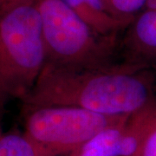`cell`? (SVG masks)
Listing matches in <instances>:
<instances>
[{"label": "cell", "mask_w": 156, "mask_h": 156, "mask_svg": "<svg viewBox=\"0 0 156 156\" xmlns=\"http://www.w3.org/2000/svg\"><path fill=\"white\" fill-rule=\"evenodd\" d=\"M0 156H44L25 134L10 133L0 136Z\"/></svg>", "instance_id": "obj_8"}, {"label": "cell", "mask_w": 156, "mask_h": 156, "mask_svg": "<svg viewBox=\"0 0 156 156\" xmlns=\"http://www.w3.org/2000/svg\"><path fill=\"white\" fill-rule=\"evenodd\" d=\"M129 115H107L73 106L30 108L24 134L44 156H59L76 153L101 131Z\"/></svg>", "instance_id": "obj_4"}, {"label": "cell", "mask_w": 156, "mask_h": 156, "mask_svg": "<svg viewBox=\"0 0 156 156\" xmlns=\"http://www.w3.org/2000/svg\"><path fill=\"white\" fill-rule=\"evenodd\" d=\"M128 117L101 131L76 151V156H120L123 128Z\"/></svg>", "instance_id": "obj_6"}, {"label": "cell", "mask_w": 156, "mask_h": 156, "mask_svg": "<svg viewBox=\"0 0 156 156\" xmlns=\"http://www.w3.org/2000/svg\"><path fill=\"white\" fill-rule=\"evenodd\" d=\"M46 63L40 14L33 3L0 11V100L24 99Z\"/></svg>", "instance_id": "obj_2"}, {"label": "cell", "mask_w": 156, "mask_h": 156, "mask_svg": "<svg viewBox=\"0 0 156 156\" xmlns=\"http://www.w3.org/2000/svg\"><path fill=\"white\" fill-rule=\"evenodd\" d=\"M37 0H0V11L8 7L24 3H33Z\"/></svg>", "instance_id": "obj_11"}, {"label": "cell", "mask_w": 156, "mask_h": 156, "mask_svg": "<svg viewBox=\"0 0 156 156\" xmlns=\"http://www.w3.org/2000/svg\"><path fill=\"white\" fill-rule=\"evenodd\" d=\"M46 63L69 69L106 67L108 45L62 0H37Z\"/></svg>", "instance_id": "obj_3"}, {"label": "cell", "mask_w": 156, "mask_h": 156, "mask_svg": "<svg viewBox=\"0 0 156 156\" xmlns=\"http://www.w3.org/2000/svg\"><path fill=\"white\" fill-rule=\"evenodd\" d=\"M137 68L69 69L45 63L23 100L26 108L73 106L107 115H132L152 102L150 82Z\"/></svg>", "instance_id": "obj_1"}, {"label": "cell", "mask_w": 156, "mask_h": 156, "mask_svg": "<svg viewBox=\"0 0 156 156\" xmlns=\"http://www.w3.org/2000/svg\"><path fill=\"white\" fill-rule=\"evenodd\" d=\"M132 39L139 50L156 51V9L140 14L132 28Z\"/></svg>", "instance_id": "obj_7"}, {"label": "cell", "mask_w": 156, "mask_h": 156, "mask_svg": "<svg viewBox=\"0 0 156 156\" xmlns=\"http://www.w3.org/2000/svg\"><path fill=\"white\" fill-rule=\"evenodd\" d=\"M100 36L113 34L127 23L119 21L105 10L102 0H62Z\"/></svg>", "instance_id": "obj_5"}, {"label": "cell", "mask_w": 156, "mask_h": 156, "mask_svg": "<svg viewBox=\"0 0 156 156\" xmlns=\"http://www.w3.org/2000/svg\"><path fill=\"white\" fill-rule=\"evenodd\" d=\"M147 0H102L107 12L128 24L134 14L146 6Z\"/></svg>", "instance_id": "obj_9"}, {"label": "cell", "mask_w": 156, "mask_h": 156, "mask_svg": "<svg viewBox=\"0 0 156 156\" xmlns=\"http://www.w3.org/2000/svg\"><path fill=\"white\" fill-rule=\"evenodd\" d=\"M139 156H156V125L147 134Z\"/></svg>", "instance_id": "obj_10"}]
</instances>
